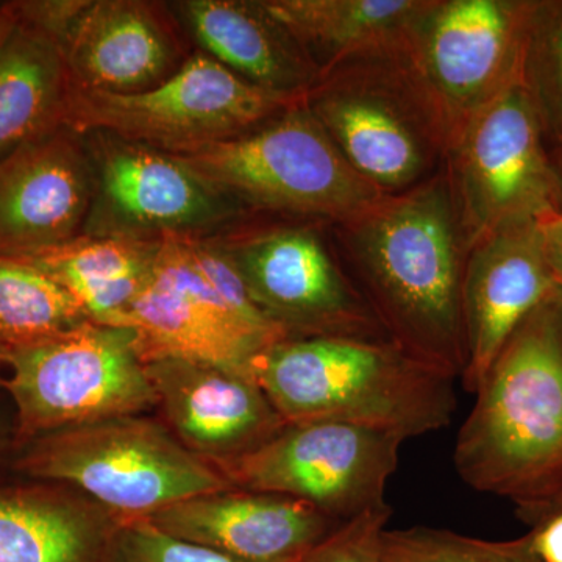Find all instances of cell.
<instances>
[{"label": "cell", "mask_w": 562, "mask_h": 562, "mask_svg": "<svg viewBox=\"0 0 562 562\" xmlns=\"http://www.w3.org/2000/svg\"><path fill=\"white\" fill-rule=\"evenodd\" d=\"M333 246L387 338L460 379L468 366L465 250L446 173L330 224Z\"/></svg>", "instance_id": "cell-1"}, {"label": "cell", "mask_w": 562, "mask_h": 562, "mask_svg": "<svg viewBox=\"0 0 562 562\" xmlns=\"http://www.w3.org/2000/svg\"><path fill=\"white\" fill-rule=\"evenodd\" d=\"M558 292V291H557ZM458 432L453 462L472 490L539 527L562 512V305L532 310L497 355Z\"/></svg>", "instance_id": "cell-2"}, {"label": "cell", "mask_w": 562, "mask_h": 562, "mask_svg": "<svg viewBox=\"0 0 562 562\" xmlns=\"http://www.w3.org/2000/svg\"><path fill=\"white\" fill-rule=\"evenodd\" d=\"M250 373L286 424L338 422L406 441L442 430L457 409L453 376L387 339L288 338Z\"/></svg>", "instance_id": "cell-3"}, {"label": "cell", "mask_w": 562, "mask_h": 562, "mask_svg": "<svg viewBox=\"0 0 562 562\" xmlns=\"http://www.w3.org/2000/svg\"><path fill=\"white\" fill-rule=\"evenodd\" d=\"M24 479L65 484L117 519H147L176 503L232 490L220 469L165 425L121 416L63 428L14 454Z\"/></svg>", "instance_id": "cell-4"}, {"label": "cell", "mask_w": 562, "mask_h": 562, "mask_svg": "<svg viewBox=\"0 0 562 562\" xmlns=\"http://www.w3.org/2000/svg\"><path fill=\"white\" fill-rule=\"evenodd\" d=\"M398 41V40H397ZM397 41L322 74L305 105L376 190H412L442 171L449 135L397 50Z\"/></svg>", "instance_id": "cell-5"}, {"label": "cell", "mask_w": 562, "mask_h": 562, "mask_svg": "<svg viewBox=\"0 0 562 562\" xmlns=\"http://www.w3.org/2000/svg\"><path fill=\"white\" fill-rule=\"evenodd\" d=\"M0 391L13 405L16 452L49 432L157 405L138 335L91 321L0 347Z\"/></svg>", "instance_id": "cell-6"}, {"label": "cell", "mask_w": 562, "mask_h": 562, "mask_svg": "<svg viewBox=\"0 0 562 562\" xmlns=\"http://www.w3.org/2000/svg\"><path fill=\"white\" fill-rule=\"evenodd\" d=\"M177 157L251 214L338 224L384 195L351 168L305 99L246 135Z\"/></svg>", "instance_id": "cell-7"}, {"label": "cell", "mask_w": 562, "mask_h": 562, "mask_svg": "<svg viewBox=\"0 0 562 562\" xmlns=\"http://www.w3.org/2000/svg\"><path fill=\"white\" fill-rule=\"evenodd\" d=\"M305 98L262 90L201 50L168 80L138 94L70 92L65 125L102 131L172 155L238 138Z\"/></svg>", "instance_id": "cell-8"}, {"label": "cell", "mask_w": 562, "mask_h": 562, "mask_svg": "<svg viewBox=\"0 0 562 562\" xmlns=\"http://www.w3.org/2000/svg\"><path fill=\"white\" fill-rule=\"evenodd\" d=\"M532 0H425L397 50L450 140L522 81Z\"/></svg>", "instance_id": "cell-9"}, {"label": "cell", "mask_w": 562, "mask_h": 562, "mask_svg": "<svg viewBox=\"0 0 562 562\" xmlns=\"http://www.w3.org/2000/svg\"><path fill=\"white\" fill-rule=\"evenodd\" d=\"M247 221L216 236L250 297L286 331L288 338L335 336L391 341L342 268L333 246L330 224Z\"/></svg>", "instance_id": "cell-10"}, {"label": "cell", "mask_w": 562, "mask_h": 562, "mask_svg": "<svg viewBox=\"0 0 562 562\" xmlns=\"http://www.w3.org/2000/svg\"><path fill=\"white\" fill-rule=\"evenodd\" d=\"M465 250L503 227L557 209V171L522 81L476 113L443 161Z\"/></svg>", "instance_id": "cell-11"}, {"label": "cell", "mask_w": 562, "mask_h": 562, "mask_svg": "<svg viewBox=\"0 0 562 562\" xmlns=\"http://www.w3.org/2000/svg\"><path fill=\"white\" fill-rule=\"evenodd\" d=\"M80 135L95 179L81 235L140 241L217 235L255 216L177 155L109 132Z\"/></svg>", "instance_id": "cell-12"}, {"label": "cell", "mask_w": 562, "mask_h": 562, "mask_svg": "<svg viewBox=\"0 0 562 562\" xmlns=\"http://www.w3.org/2000/svg\"><path fill=\"white\" fill-rule=\"evenodd\" d=\"M403 442L338 422L286 424L254 452L214 465L233 487L299 498L342 524L387 506Z\"/></svg>", "instance_id": "cell-13"}, {"label": "cell", "mask_w": 562, "mask_h": 562, "mask_svg": "<svg viewBox=\"0 0 562 562\" xmlns=\"http://www.w3.org/2000/svg\"><path fill=\"white\" fill-rule=\"evenodd\" d=\"M139 338L143 360L171 355L251 380V364L284 341L238 316L192 265L181 236H165L147 280L121 322Z\"/></svg>", "instance_id": "cell-14"}, {"label": "cell", "mask_w": 562, "mask_h": 562, "mask_svg": "<svg viewBox=\"0 0 562 562\" xmlns=\"http://www.w3.org/2000/svg\"><path fill=\"white\" fill-rule=\"evenodd\" d=\"M94 165L68 125L0 160V254L60 246L83 233L94 198Z\"/></svg>", "instance_id": "cell-15"}, {"label": "cell", "mask_w": 562, "mask_h": 562, "mask_svg": "<svg viewBox=\"0 0 562 562\" xmlns=\"http://www.w3.org/2000/svg\"><path fill=\"white\" fill-rule=\"evenodd\" d=\"M144 364L169 430L211 464L254 452L286 427L261 387L247 376L171 355Z\"/></svg>", "instance_id": "cell-16"}, {"label": "cell", "mask_w": 562, "mask_h": 562, "mask_svg": "<svg viewBox=\"0 0 562 562\" xmlns=\"http://www.w3.org/2000/svg\"><path fill=\"white\" fill-rule=\"evenodd\" d=\"M557 291L536 221L503 227L469 250L462 277L465 390L476 391L520 322Z\"/></svg>", "instance_id": "cell-17"}, {"label": "cell", "mask_w": 562, "mask_h": 562, "mask_svg": "<svg viewBox=\"0 0 562 562\" xmlns=\"http://www.w3.org/2000/svg\"><path fill=\"white\" fill-rule=\"evenodd\" d=\"M168 3L91 0L66 43L76 90L138 94L172 77L190 58Z\"/></svg>", "instance_id": "cell-18"}, {"label": "cell", "mask_w": 562, "mask_h": 562, "mask_svg": "<svg viewBox=\"0 0 562 562\" xmlns=\"http://www.w3.org/2000/svg\"><path fill=\"white\" fill-rule=\"evenodd\" d=\"M147 519L238 562H301L341 525L299 498L238 487L188 498Z\"/></svg>", "instance_id": "cell-19"}, {"label": "cell", "mask_w": 562, "mask_h": 562, "mask_svg": "<svg viewBox=\"0 0 562 562\" xmlns=\"http://www.w3.org/2000/svg\"><path fill=\"white\" fill-rule=\"evenodd\" d=\"M168 9L199 50L255 87L305 98L319 80L308 55L261 0H180Z\"/></svg>", "instance_id": "cell-20"}, {"label": "cell", "mask_w": 562, "mask_h": 562, "mask_svg": "<svg viewBox=\"0 0 562 562\" xmlns=\"http://www.w3.org/2000/svg\"><path fill=\"white\" fill-rule=\"evenodd\" d=\"M117 522L65 484H0V562H103Z\"/></svg>", "instance_id": "cell-21"}, {"label": "cell", "mask_w": 562, "mask_h": 562, "mask_svg": "<svg viewBox=\"0 0 562 562\" xmlns=\"http://www.w3.org/2000/svg\"><path fill=\"white\" fill-rule=\"evenodd\" d=\"M70 92L60 44L18 18L0 43V160L63 127Z\"/></svg>", "instance_id": "cell-22"}, {"label": "cell", "mask_w": 562, "mask_h": 562, "mask_svg": "<svg viewBox=\"0 0 562 562\" xmlns=\"http://www.w3.org/2000/svg\"><path fill=\"white\" fill-rule=\"evenodd\" d=\"M161 239L77 238L29 254L10 255L46 273L68 291L95 324L121 327L122 317L147 280Z\"/></svg>", "instance_id": "cell-23"}, {"label": "cell", "mask_w": 562, "mask_h": 562, "mask_svg": "<svg viewBox=\"0 0 562 562\" xmlns=\"http://www.w3.org/2000/svg\"><path fill=\"white\" fill-rule=\"evenodd\" d=\"M322 74L401 38L425 0H261Z\"/></svg>", "instance_id": "cell-24"}, {"label": "cell", "mask_w": 562, "mask_h": 562, "mask_svg": "<svg viewBox=\"0 0 562 562\" xmlns=\"http://www.w3.org/2000/svg\"><path fill=\"white\" fill-rule=\"evenodd\" d=\"M87 321L60 284L29 262L0 254V347L38 341Z\"/></svg>", "instance_id": "cell-25"}, {"label": "cell", "mask_w": 562, "mask_h": 562, "mask_svg": "<svg viewBox=\"0 0 562 562\" xmlns=\"http://www.w3.org/2000/svg\"><path fill=\"white\" fill-rule=\"evenodd\" d=\"M522 85L541 120L553 160H562V0H532Z\"/></svg>", "instance_id": "cell-26"}, {"label": "cell", "mask_w": 562, "mask_h": 562, "mask_svg": "<svg viewBox=\"0 0 562 562\" xmlns=\"http://www.w3.org/2000/svg\"><path fill=\"white\" fill-rule=\"evenodd\" d=\"M384 562H542L531 532L514 541H486L442 528L384 530Z\"/></svg>", "instance_id": "cell-27"}, {"label": "cell", "mask_w": 562, "mask_h": 562, "mask_svg": "<svg viewBox=\"0 0 562 562\" xmlns=\"http://www.w3.org/2000/svg\"><path fill=\"white\" fill-rule=\"evenodd\" d=\"M103 562L238 561L210 547L168 535L149 519H124L111 532Z\"/></svg>", "instance_id": "cell-28"}, {"label": "cell", "mask_w": 562, "mask_h": 562, "mask_svg": "<svg viewBox=\"0 0 562 562\" xmlns=\"http://www.w3.org/2000/svg\"><path fill=\"white\" fill-rule=\"evenodd\" d=\"M390 517L387 505L342 522L301 562H384L382 538Z\"/></svg>", "instance_id": "cell-29"}, {"label": "cell", "mask_w": 562, "mask_h": 562, "mask_svg": "<svg viewBox=\"0 0 562 562\" xmlns=\"http://www.w3.org/2000/svg\"><path fill=\"white\" fill-rule=\"evenodd\" d=\"M91 0H20L13 2L18 18L49 35L65 49L70 33Z\"/></svg>", "instance_id": "cell-30"}, {"label": "cell", "mask_w": 562, "mask_h": 562, "mask_svg": "<svg viewBox=\"0 0 562 562\" xmlns=\"http://www.w3.org/2000/svg\"><path fill=\"white\" fill-rule=\"evenodd\" d=\"M547 261L558 288L562 290V213L557 209L543 211L536 220Z\"/></svg>", "instance_id": "cell-31"}, {"label": "cell", "mask_w": 562, "mask_h": 562, "mask_svg": "<svg viewBox=\"0 0 562 562\" xmlns=\"http://www.w3.org/2000/svg\"><path fill=\"white\" fill-rule=\"evenodd\" d=\"M531 543L542 562H562V512L531 531Z\"/></svg>", "instance_id": "cell-32"}, {"label": "cell", "mask_w": 562, "mask_h": 562, "mask_svg": "<svg viewBox=\"0 0 562 562\" xmlns=\"http://www.w3.org/2000/svg\"><path fill=\"white\" fill-rule=\"evenodd\" d=\"M14 438H16V425H14V419H10L7 413L0 408V465H2L3 461L10 458L11 454L16 453Z\"/></svg>", "instance_id": "cell-33"}, {"label": "cell", "mask_w": 562, "mask_h": 562, "mask_svg": "<svg viewBox=\"0 0 562 562\" xmlns=\"http://www.w3.org/2000/svg\"><path fill=\"white\" fill-rule=\"evenodd\" d=\"M18 22L16 9L13 2L0 5V43L10 35Z\"/></svg>", "instance_id": "cell-34"}, {"label": "cell", "mask_w": 562, "mask_h": 562, "mask_svg": "<svg viewBox=\"0 0 562 562\" xmlns=\"http://www.w3.org/2000/svg\"><path fill=\"white\" fill-rule=\"evenodd\" d=\"M554 161V171H557V210L562 213V160Z\"/></svg>", "instance_id": "cell-35"}, {"label": "cell", "mask_w": 562, "mask_h": 562, "mask_svg": "<svg viewBox=\"0 0 562 562\" xmlns=\"http://www.w3.org/2000/svg\"><path fill=\"white\" fill-rule=\"evenodd\" d=\"M557 295H558V301H560L561 305H562V290H561V288H558Z\"/></svg>", "instance_id": "cell-36"}]
</instances>
